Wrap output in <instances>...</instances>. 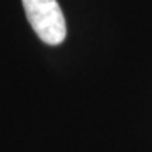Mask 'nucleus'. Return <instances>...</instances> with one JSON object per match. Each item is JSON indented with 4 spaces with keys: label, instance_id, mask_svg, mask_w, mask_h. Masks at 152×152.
I'll use <instances>...</instances> for the list:
<instances>
[{
    "label": "nucleus",
    "instance_id": "1",
    "mask_svg": "<svg viewBox=\"0 0 152 152\" xmlns=\"http://www.w3.org/2000/svg\"><path fill=\"white\" fill-rule=\"evenodd\" d=\"M28 23L39 39L58 45L66 37L65 17L56 0H21Z\"/></svg>",
    "mask_w": 152,
    "mask_h": 152
}]
</instances>
